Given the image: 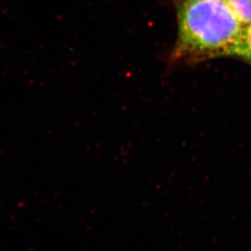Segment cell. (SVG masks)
I'll return each mask as SVG.
<instances>
[{
  "label": "cell",
  "mask_w": 251,
  "mask_h": 251,
  "mask_svg": "<svg viewBox=\"0 0 251 251\" xmlns=\"http://www.w3.org/2000/svg\"><path fill=\"white\" fill-rule=\"evenodd\" d=\"M177 60L201 61L233 56L242 34V24L226 0H176Z\"/></svg>",
  "instance_id": "1"
},
{
  "label": "cell",
  "mask_w": 251,
  "mask_h": 251,
  "mask_svg": "<svg viewBox=\"0 0 251 251\" xmlns=\"http://www.w3.org/2000/svg\"><path fill=\"white\" fill-rule=\"evenodd\" d=\"M233 56L251 64V24L243 27L242 34L234 48Z\"/></svg>",
  "instance_id": "2"
},
{
  "label": "cell",
  "mask_w": 251,
  "mask_h": 251,
  "mask_svg": "<svg viewBox=\"0 0 251 251\" xmlns=\"http://www.w3.org/2000/svg\"><path fill=\"white\" fill-rule=\"evenodd\" d=\"M243 26L251 24V0H226Z\"/></svg>",
  "instance_id": "3"
}]
</instances>
